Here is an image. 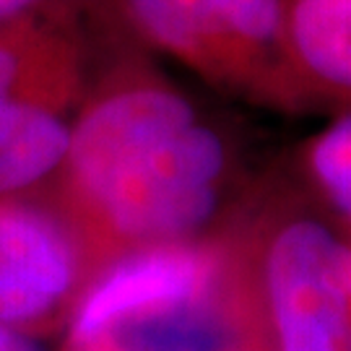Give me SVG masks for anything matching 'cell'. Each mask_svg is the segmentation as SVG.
Returning a JSON list of instances; mask_svg holds the SVG:
<instances>
[{
  "mask_svg": "<svg viewBox=\"0 0 351 351\" xmlns=\"http://www.w3.org/2000/svg\"><path fill=\"white\" fill-rule=\"evenodd\" d=\"M237 177L234 149L206 117L123 164L58 216L75 239L84 289L117 258L219 232Z\"/></svg>",
  "mask_w": 351,
  "mask_h": 351,
  "instance_id": "obj_1",
  "label": "cell"
},
{
  "mask_svg": "<svg viewBox=\"0 0 351 351\" xmlns=\"http://www.w3.org/2000/svg\"><path fill=\"white\" fill-rule=\"evenodd\" d=\"M330 219L271 198L229 221L271 351H351V234Z\"/></svg>",
  "mask_w": 351,
  "mask_h": 351,
  "instance_id": "obj_2",
  "label": "cell"
},
{
  "mask_svg": "<svg viewBox=\"0 0 351 351\" xmlns=\"http://www.w3.org/2000/svg\"><path fill=\"white\" fill-rule=\"evenodd\" d=\"M128 32L203 84L276 112H313L289 65L284 0H114Z\"/></svg>",
  "mask_w": 351,
  "mask_h": 351,
  "instance_id": "obj_3",
  "label": "cell"
},
{
  "mask_svg": "<svg viewBox=\"0 0 351 351\" xmlns=\"http://www.w3.org/2000/svg\"><path fill=\"white\" fill-rule=\"evenodd\" d=\"M201 117L177 84L149 63L128 58L91 81L73 117L68 156L58 177L39 193L55 211H65L88 198L123 164Z\"/></svg>",
  "mask_w": 351,
  "mask_h": 351,
  "instance_id": "obj_4",
  "label": "cell"
},
{
  "mask_svg": "<svg viewBox=\"0 0 351 351\" xmlns=\"http://www.w3.org/2000/svg\"><path fill=\"white\" fill-rule=\"evenodd\" d=\"M229 261L226 229L117 258L81 291L63 328V351H84L130 320L211 294L224 281Z\"/></svg>",
  "mask_w": 351,
  "mask_h": 351,
  "instance_id": "obj_5",
  "label": "cell"
},
{
  "mask_svg": "<svg viewBox=\"0 0 351 351\" xmlns=\"http://www.w3.org/2000/svg\"><path fill=\"white\" fill-rule=\"evenodd\" d=\"M84 291L75 239L42 198H0V326L37 336L65 328Z\"/></svg>",
  "mask_w": 351,
  "mask_h": 351,
  "instance_id": "obj_6",
  "label": "cell"
},
{
  "mask_svg": "<svg viewBox=\"0 0 351 351\" xmlns=\"http://www.w3.org/2000/svg\"><path fill=\"white\" fill-rule=\"evenodd\" d=\"M94 81L91 45L73 8L45 0L0 24V101L75 117Z\"/></svg>",
  "mask_w": 351,
  "mask_h": 351,
  "instance_id": "obj_7",
  "label": "cell"
},
{
  "mask_svg": "<svg viewBox=\"0 0 351 351\" xmlns=\"http://www.w3.org/2000/svg\"><path fill=\"white\" fill-rule=\"evenodd\" d=\"M284 45L310 110L351 104V0H284Z\"/></svg>",
  "mask_w": 351,
  "mask_h": 351,
  "instance_id": "obj_8",
  "label": "cell"
},
{
  "mask_svg": "<svg viewBox=\"0 0 351 351\" xmlns=\"http://www.w3.org/2000/svg\"><path fill=\"white\" fill-rule=\"evenodd\" d=\"M73 117L21 101H0V198L50 185L71 149Z\"/></svg>",
  "mask_w": 351,
  "mask_h": 351,
  "instance_id": "obj_9",
  "label": "cell"
},
{
  "mask_svg": "<svg viewBox=\"0 0 351 351\" xmlns=\"http://www.w3.org/2000/svg\"><path fill=\"white\" fill-rule=\"evenodd\" d=\"M302 180L351 234V104L333 110L330 120L304 143Z\"/></svg>",
  "mask_w": 351,
  "mask_h": 351,
  "instance_id": "obj_10",
  "label": "cell"
},
{
  "mask_svg": "<svg viewBox=\"0 0 351 351\" xmlns=\"http://www.w3.org/2000/svg\"><path fill=\"white\" fill-rule=\"evenodd\" d=\"M0 351H39V346L34 343V336L0 326Z\"/></svg>",
  "mask_w": 351,
  "mask_h": 351,
  "instance_id": "obj_11",
  "label": "cell"
},
{
  "mask_svg": "<svg viewBox=\"0 0 351 351\" xmlns=\"http://www.w3.org/2000/svg\"><path fill=\"white\" fill-rule=\"evenodd\" d=\"M45 0H0V24L3 21H11L16 16H24V13L39 8Z\"/></svg>",
  "mask_w": 351,
  "mask_h": 351,
  "instance_id": "obj_12",
  "label": "cell"
},
{
  "mask_svg": "<svg viewBox=\"0 0 351 351\" xmlns=\"http://www.w3.org/2000/svg\"><path fill=\"white\" fill-rule=\"evenodd\" d=\"M245 351H271V346H268V339H265V333L258 341H252V343Z\"/></svg>",
  "mask_w": 351,
  "mask_h": 351,
  "instance_id": "obj_13",
  "label": "cell"
}]
</instances>
